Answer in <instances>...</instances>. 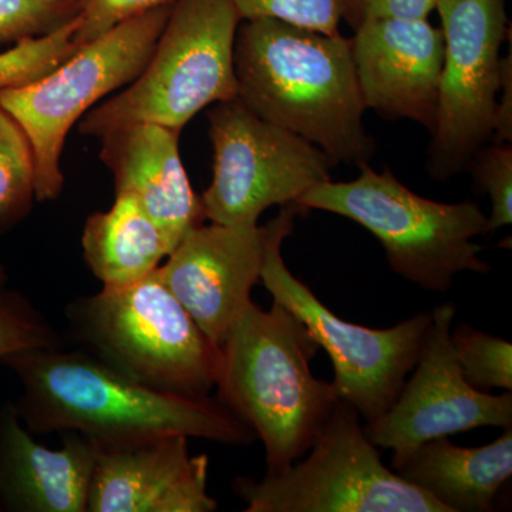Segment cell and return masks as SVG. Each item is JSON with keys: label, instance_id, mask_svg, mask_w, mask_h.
<instances>
[{"label": "cell", "instance_id": "obj_17", "mask_svg": "<svg viewBox=\"0 0 512 512\" xmlns=\"http://www.w3.org/2000/svg\"><path fill=\"white\" fill-rule=\"evenodd\" d=\"M97 446L64 431L63 447L37 443L15 404L0 407V511L86 512Z\"/></svg>", "mask_w": 512, "mask_h": 512}, {"label": "cell", "instance_id": "obj_3", "mask_svg": "<svg viewBox=\"0 0 512 512\" xmlns=\"http://www.w3.org/2000/svg\"><path fill=\"white\" fill-rule=\"evenodd\" d=\"M217 400L264 443L266 474L305 456L339 397L313 376L319 345L281 303L249 306L221 345Z\"/></svg>", "mask_w": 512, "mask_h": 512}, {"label": "cell", "instance_id": "obj_16", "mask_svg": "<svg viewBox=\"0 0 512 512\" xmlns=\"http://www.w3.org/2000/svg\"><path fill=\"white\" fill-rule=\"evenodd\" d=\"M180 131L156 123H128L106 131L100 157L113 173L116 194L141 205L173 249L205 221L178 150Z\"/></svg>", "mask_w": 512, "mask_h": 512}, {"label": "cell", "instance_id": "obj_6", "mask_svg": "<svg viewBox=\"0 0 512 512\" xmlns=\"http://www.w3.org/2000/svg\"><path fill=\"white\" fill-rule=\"evenodd\" d=\"M241 22L231 0H174L143 72L80 119V133L100 137L141 121L181 131L205 107L237 99L234 45Z\"/></svg>", "mask_w": 512, "mask_h": 512}, {"label": "cell", "instance_id": "obj_26", "mask_svg": "<svg viewBox=\"0 0 512 512\" xmlns=\"http://www.w3.org/2000/svg\"><path fill=\"white\" fill-rule=\"evenodd\" d=\"M74 12L77 26L73 32L74 46L80 49L106 35L127 20L148 10L173 3L174 0H64Z\"/></svg>", "mask_w": 512, "mask_h": 512}, {"label": "cell", "instance_id": "obj_10", "mask_svg": "<svg viewBox=\"0 0 512 512\" xmlns=\"http://www.w3.org/2000/svg\"><path fill=\"white\" fill-rule=\"evenodd\" d=\"M212 106L214 177L201 195L205 220L254 227L269 207L296 204L330 180L328 157L309 141L256 116L238 97Z\"/></svg>", "mask_w": 512, "mask_h": 512}, {"label": "cell", "instance_id": "obj_12", "mask_svg": "<svg viewBox=\"0 0 512 512\" xmlns=\"http://www.w3.org/2000/svg\"><path fill=\"white\" fill-rule=\"evenodd\" d=\"M433 320L419 360L386 413L365 423L366 436L392 458L427 441L480 427H512V394L474 389L461 375L451 343L456 305L444 303Z\"/></svg>", "mask_w": 512, "mask_h": 512}, {"label": "cell", "instance_id": "obj_8", "mask_svg": "<svg viewBox=\"0 0 512 512\" xmlns=\"http://www.w3.org/2000/svg\"><path fill=\"white\" fill-rule=\"evenodd\" d=\"M306 211L298 204L282 207L271 222V237L261 284L309 330L333 365L338 397L355 407L365 423L392 406L419 360L429 332L431 312H421L389 329H370L348 322L330 311L301 279L289 271L282 244L292 234L295 218Z\"/></svg>", "mask_w": 512, "mask_h": 512}, {"label": "cell", "instance_id": "obj_27", "mask_svg": "<svg viewBox=\"0 0 512 512\" xmlns=\"http://www.w3.org/2000/svg\"><path fill=\"white\" fill-rule=\"evenodd\" d=\"M342 19L353 30L375 19H429L439 0H342Z\"/></svg>", "mask_w": 512, "mask_h": 512}, {"label": "cell", "instance_id": "obj_18", "mask_svg": "<svg viewBox=\"0 0 512 512\" xmlns=\"http://www.w3.org/2000/svg\"><path fill=\"white\" fill-rule=\"evenodd\" d=\"M392 466L448 512L494 511L495 498L512 476V427L480 447H460L448 437L427 441L392 458Z\"/></svg>", "mask_w": 512, "mask_h": 512}, {"label": "cell", "instance_id": "obj_20", "mask_svg": "<svg viewBox=\"0 0 512 512\" xmlns=\"http://www.w3.org/2000/svg\"><path fill=\"white\" fill-rule=\"evenodd\" d=\"M35 197V163L28 138L0 106V234L22 220Z\"/></svg>", "mask_w": 512, "mask_h": 512}, {"label": "cell", "instance_id": "obj_21", "mask_svg": "<svg viewBox=\"0 0 512 512\" xmlns=\"http://www.w3.org/2000/svg\"><path fill=\"white\" fill-rule=\"evenodd\" d=\"M451 343L461 375L474 389L512 390V345L467 323L451 328Z\"/></svg>", "mask_w": 512, "mask_h": 512}, {"label": "cell", "instance_id": "obj_4", "mask_svg": "<svg viewBox=\"0 0 512 512\" xmlns=\"http://www.w3.org/2000/svg\"><path fill=\"white\" fill-rule=\"evenodd\" d=\"M72 336L84 352L161 392L210 397L221 349L161 281L157 269L70 303Z\"/></svg>", "mask_w": 512, "mask_h": 512}, {"label": "cell", "instance_id": "obj_1", "mask_svg": "<svg viewBox=\"0 0 512 512\" xmlns=\"http://www.w3.org/2000/svg\"><path fill=\"white\" fill-rule=\"evenodd\" d=\"M18 376L15 404L30 433L77 431L97 446L165 436L249 444L254 431L211 397L161 392L84 350L32 349L0 360Z\"/></svg>", "mask_w": 512, "mask_h": 512}, {"label": "cell", "instance_id": "obj_15", "mask_svg": "<svg viewBox=\"0 0 512 512\" xmlns=\"http://www.w3.org/2000/svg\"><path fill=\"white\" fill-rule=\"evenodd\" d=\"M97 446V444H96ZM207 456H190L188 437L97 446L86 511L212 512Z\"/></svg>", "mask_w": 512, "mask_h": 512}, {"label": "cell", "instance_id": "obj_29", "mask_svg": "<svg viewBox=\"0 0 512 512\" xmlns=\"http://www.w3.org/2000/svg\"><path fill=\"white\" fill-rule=\"evenodd\" d=\"M8 275H6L5 266L0 264V292L5 291Z\"/></svg>", "mask_w": 512, "mask_h": 512}, {"label": "cell", "instance_id": "obj_7", "mask_svg": "<svg viewBox=\"0 0 512 512\" xmlns=\"http://www.w3.org/2000/svg\"><path fill=\"white\" fill-rule=\"evenodd\" d=\"M173 3L121 23L86 43L52 72L0 90V106L28 138L35 163V197L55 200L63 188L60 158L67 133L107 94L140 76Z\"/></svg>", "mask_w": 512, "mask_h": 512}, {"label": "cell", "instance_id": "obj_9", "mask_svg": "<svg viewBox=\"0 0 512 512\" xmlns=\"http://www.w3.org/2000/svg\"><path fill=\"white\" fill-rule=\"evenodd\" d=\"M355 407L338 400L305 456L261 480L238 477L247 512H448L384 466Z\"/></svg>", "mask_w": 512, "mask_h": 512}, {"label": "cell", "instance_id": "obj_23", "mask_svg": "<svg viewBox=\"0 0 512 512\" xmlns=\"http://www.w3.org/2000/svg\"><path fill=\"white\" fill-rule=\"evenodd\" d=\"M242 20L276 19L325 35H339L342 0H231Z\"/></svg>", "mask_w": 512, "mask_h": 512}, {"label": "cell", "instance_id": "obj_13", "mask_svg": "<svg viewBox=\"0 0 512 512\" xmlns=\"http://www.w3.org/2000/svg\"><path fill=\"white\" fill-rule=\"evenodd\" d=\"M269 237L271 222L265 227L202 224L157 268L161 281L218 348L252 305Z\"/></svg>", "mask_w": 512, "mask_h": 512}, {"label": "cell", "instance_id": "obj_11", "mask_svg": "<svg viewBox=\"0 0 512 512\" xmlns=\"http://www.w3.org/2000/svg\"><path fill=\"white\" fill-rule=\"evenodd\" d=\"M436 10L444 60L427 168L444 181L467 170L493 138L500 50L510 28L505 0H439Z\"/></svg>", "mask_w": 512, "mask_h": 512}, {"label": "cell", "instance_id": "obj_19", "mask_svg": "<svg viewBox=\"0 0 512 512\" xmlns=\"http://www.w3.org/2000/svg\"><path fill=\"white\" fill-rule=\"evenodd\" d=\"M82 245L84 261L103 288L146 278L173 252L164 232L127 194H116L109 211L89 217Z\"/></svg>", "mask_w": 512, "mask_h": 512}, {"label": "cell", "instance_id": "obj_2", "mask_svg": "<svg viewBox=\"0 0 512 512\" xmlns=\"http://www.w3.org/2000/svg\"><path fill=\"white\" fill-rule=\"evenodd\" d=\"M234 67L238 99L320 148L332 167H359L373 156L350 39L276 19L245 20L235 36Z\"/></svg>", "mask_w": 512, "mask_h": 512}, {"label": "cell", "instance_id": "obj_5", "mask_svg": "<svg viewBox=\"0 0 512 512\" xmlns=\"http://www.w3.org/2000/svg\"><path fill=\"white\" fill-rule=\"evenodd\" d=\"M346 183H320L296 204L356 222L379 239L390 269L426 291L446 293L461 272L487 274L483 248L474 238L488 234L487 215L473 201L444 204L421 197L392 171L360 164Z\"/></svg>", "mask_w": 512, "mask_h": 512}, {"label": "cell", "instance_id": "obj_22", "mask_svg": "<svg viewBox=\"0 0 512 512\" xmlns=\"http://www.w3.org/2000/svg\"><path fill=\"white\" fill-rule=\"evenodd\" d=\"M62 346L56 330L22 293L8 289L0 292V360L22 350Z\"/></svg>", "mask_w": 512, "mask_h": 512}, {"label": "cell", "instance_id": "obj_24", "mask_svg": "<svg viewBox=\"0 0 512 512\" xmlns=\"http://www.w3.org/2000/svg\"><path fill=\"white\" fill-rule=\"evenodd\" d=\"M73 18L64 0H0V45L47 35Z\"/></svg>", "mask_w": 512, "mask_h": 512}, {"label": "cell", "instance_id": "obj_25", "mask_svg": "<svg viewBox=\"0 0 512 512\" xmlns=\"http://www.w3.org/2000/svg\"><path fill=\"white\" fill-rule=\"evenodd\" d=\"M470 168L491 201L487 231L507 227L512 222V148L503 144L484 146L471 160Z\"/></svg>", "mask_w": 512, "mask_h": 512}, {"label": "cell", "instance_id": "obj_28", "mask_svg": "<svg viewBox=\"0 0 512 512\" xmlns=\"http://www.w3.org/2000/svg\"><path fill=\"white\" fill-rule=\"evenodd\" d=\"M512 47L508 56L501 59L500 101H497L494 114L493 138L495 144L510 143L512 140Z\"/></svg>", "mask_w": 512, "mask_h": 512}, {"label": "cell", "instance_id": "obj_14", "mask_svg": "<svg viewBox=\"0 0 512 512\" xmlns=\"http://www.w3.org/2000/svg\"><path fill=\"white\" fill-rule=\"evenodd\" d=\"M350 42L366 109L416 121L433 133L444 60L441 29L429 19H375L355 29Z\"/></svg>", "mask_w": 512, "mask_h": 512}]
</instances>
